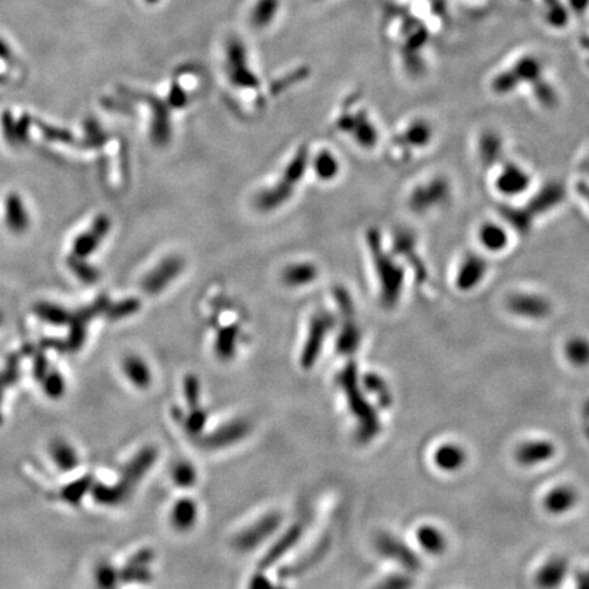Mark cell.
I'll list each match as a JSON object with an SVG mask.
<instances>
[{
	"label": "cell",
	"instance_id": "cell-4",
	"mask_svg": "<svg viewBox=\"0 0 589 589\" xmlns=\"http://www.w3.org/2000/svg\"><path fill=\"white\" fill-rule=\"evenodd\" d=\"M487 274V264L486 260L476 254L466 255L455 275V287L462 291H472L482 284Z\"/></svg>",
	"mask_w": 589,
	"mask_h": 589
},
{
	"label": "cell",
	"instance_id": "cell-32",
	"mask_svg": "<svg viewBox=\"0 0 589 589\" xmlns=\"http://www.w3.org/2000/svg\"><path fill=\"white\" fill-rule=\"evenodd\" d=\"M583 194H584V195H587V199H588V203H589V188H587V190H586V191H583Z\"/></svg>",
	"mask_w": 589,
	"mask_h": 589
},
{
	"label": "cell",
	"instance_id": "cell-1",
	"mask_svg": "<svg viewBox=\"0 0 589 589\" xmlns=\"http://www.w3.org/2000/svg\"><path fill=\"white\" fill-rule=\"evenodd\" d=\"M375 260V268L381 281L382 296L388 305H395L401 293L403 288V272L401 269L383 253L379 250V242L375 232L370 235L368 239Z\"/></svg>",
	"mask_w": 589,
	"mask_h": 589
},
{
	"label": "cell",
	"instance_id": "cell-12",
	"mask_svg": "<svg viewBox=\"0 0 589 589\" xmlns=\"http://www.w3.org/2000/svg\"><path fill=\"white\" fill-rule=\"evenodd\" d=\"M566 359L577 367L589 364V340L586 337H572L565 345Z\"/></svg>",
	"mask_w": 589,
	"mask_h": 589
},
{
	"label": "cell",
	"instance_id": "cell-20",
	"mask_svg": "<svg viewBox=\"0 0 589 589\" xmlns=\"http://www.w3.org/2000/svg\"><path fill=\"white\" fill-rule=\"evenodd\" d=\"M338 168L340 167L337 160L329 152H322L318 156L317 161H316V171L320 179H325V181L333 179L337 175Z\"/></svg>",
	"mask_w": 589,
	"mask_h": 589
},
{
	"label": "cell",
	"instance_id": "cell-22",
	"mask_svg": "<svg viewBox=\"0 0 589 589\" xmlns=\"http://www.w3.org/2000/svg\"><path fill=\"white\" fill-rule=\"evenodd\" d=\"M419 541H420V543L423 544V547L426 548V550H428V551H431V552H440V551H442V548H444V536L438 532V531H435V529H433V528H423L420 532H419Z\"/></svg>",
	"mask_w": 589,
	"mask_h": 589
},
{
	"label": "cell",
	"instance_id": "cell-6",
	"mask_svg": "<svg viewBox=\"0 0 589 589\" xmlns=\"http://www.w3.org/2000/svg\"><path fill=\"white\" fill-rule=\"evenodd\" d=\"M448 185L442 181H430L426 187L417 188L410 199L412 209L415 210H427L433 205L441 203L446 199Z\"/></svg>",
	"mask_w": 589,
	"mask_h": 589
},
{
	"label": "cell",
	"instance_id": "cell-16",
	"mask_svg": "<svg viewBox=\"0 0 589 589\" xmlns=\"http://www.w3.org/2000/svg\"><path fill=\"white\" fill-rule=\"evenodd\" d=\"M123 368H125V372L129 377V379L136 386L145 388L146 385H149V381H150L149 368L139 358L129 356L125 361Z\"/></svg>",
	"mask_w": 589,
	"mask_h": 589
},
{
	"label": "cell",
	"instance_id": "cell-8",
	"mask_svg": "<svg viewBox=\"0 0 589 589\" xmlns=\"http://www.w3.org/2000/svg\"><path fill=\"white\" fill-rule=\"evenodd\" d=\"M478 239L482 247L490 253H502L510 243L507 230L497 223H484L479 228Z\"/></svg>",
	"mask_w": 589,
	"mask_h": 589
},
{
	"label": "cell",
	"instance_id": "cell-21",
	"mask_svg": "<svg viewBox=\"0 0 589 589\" xmlns=\"http://www.w3.org/2000/svg\"><path fill=\"white\" fill-rule=\"evenodd\" d=\"M406 139H407V145L413 146V147H424L430 143L431 139V130L427 125H422V123H416L413 126H410L407 133H406Z\"/></svg>",
	"mask_w": 589,
	"mask_h": 589
},
{
	"label": "cell",
	"instance_id": "cell-3",
	"mask_svg": "<svg viewBox=\"0 0 589 589\" xmlns=\"http://www.w3.org/2000/svg\"><path fill=\"white\" fill-rule=\"evenodd\" d=\"M531 185V176L524 167L517 163H507L499 171L496 188L503 197H518Z\"/></svg>",
	"mask_w": 589,
	"mask_h": 589
},
{
	"label": "cell",
	"instance_id": "cell-31",
	"mask_svg": "<svg viewBox=\"0 0 589 589\" xmlns=\"http://www.w3.org/2000/svg\"><path fill=\"white\" fill-rule=\"evenodd\" d=\"M6 82H7V77L4 74H0V85H3Z\"/></svg>",
	"mask_w": 589,
	"mask_h": 589
},
{
	"label": "cell",
	"instance_id": "cell-10",
	"mask_svg": "<svg viewBox=\"0 0 589 589\" xmlns=\"http://www.w3.org/2000/svg\"><path fill=\"white\" fill-rule=\"evenodd\" d=\"M49 457L60 471H71L78 465V454L64 440H53L49 445Z\"/></svg>",
	"mask_w": 589,
	"mask_h": 589
},
{
	"label": "cell",
	"instance_id": "cell-15",
	"mask_svg": "<svg viewBox=\"0 0 589 589\" xmlns=\"http://www.w3.org/2000/svg\"><path fill=\"white\" fill-rule=\"evenodd\" d=\"M326 326H329V317L326 316H318V318L314 319L313 325H311V333H310V340L307 344V351L305 354V361L306 364H310L313 362V358L316 356L319 347H320V341L323 337V333L326 330Z\"/></svg>",
	"mask_w": 589,
	"mask_h": 589
},
{
	"label": "cell",
	"instance_id": "cell-11",
	"mask_svg": "<svg viewBox=\"0 0 589 589\" xmlns=\"http://www.w3.org/2000/svg\"><path fill=\"white\" fill-rule=\"evenodd\" d=\"M181 261L178 260H168L164 264H161L154 273L149 274L145 281H143V288L147 292H157L160 291L163 287L167 285V282H170L178 272L181 271Z\"/></svg>",
	"mask_w": 589,
	"mask_h": 589
},
{
	"label": "cell",
	"instance_id": "cell-2",
	"mask_svg": "<svg viewBox=\"0 0 589 589\" xmlns=\"http://www.w3.org/2000/svg\"><path fill=\"white\" fill-rule=\"evenodd\" d=\"M306 158H307V152L300 150L298 157L289 164V167L287 168L285 172V179L280 181L277 184L275 188H273L271 191L265 192L264 197H260V206L264 209H272V206H275L277 203H281L291 192L293 183L300 179L302 172L305 170V164H306Z\"/></svg>",
	"mask_w": 589,
	"mask_h": 589
},
{
	"label": "cell",
	"instance_id": "cell-14",
	"mask_svg": "<svg viewBox=\"0 0 589 589\" xmlns=\"http://www.w3.org/2000/svg\"><path fill=\"white\" fill-rule=\"evenodd\" d=\"M435 461L438 466L444 468L445 471H455L464 464L465 454L462 449H460V446L446 445L441 446V449L437 452Z\"/></svg>",
	"mask_w": 589,
	"mask_h": 589
},
{
	"label": "cell",
	"instance_id": "cell-27",
	"mask_svg": "<svg viewBox=\"0 0 589 589\" xmlns=\"http://www.w3.org/2000/svg\"><path fill=\"white\" fill-rule=\"evenodd\" d=\"M1 122H3V130H4V136L8 141L15 142L17 141V134H15V122L12 115L6 111L1 116Z\"/></svg>",
	"mask_w": 589,
	"mask_h": 589
},
{
	"label": "cell",
	"instance_id": "cell-9",
	"mask_svg": "<svg viewBox=\"0 0 589 589\" xmlns=\"http://www.w3.org/2000/svg\"><path fill=\"white\" fill-rule=\"evenodd\" d=\"M6 223L14 233H22L29 227V216L24 201L18 194H10L6 199Z\"/></svg>",
	"mask_w": 589,
	"mask_h": 589
},
{
	"label": "cell",
	"instance_id": "cell-30",
	"mask_svg": "<svg viewBox=\"0 0 589 589\" xmlns=\"http://www.w3.org/2000/svg\"><path fill=\"white\" fill-rule=\"evenodd\" d=\"M0 60L10 62L12 60V49L0 37Z\"/></svg>",
	"mask_w": 589,
	"mask_h": 589
},
{
	"label": "cell",
	"instance_id": "cell-7",
	"mask_svg": "<svg viewBox=\"0 0 589 589\" xmlns=\"http://www.w3.org/2000/svg\"><path fill=\"white\" fill-rule=\"evenodd\" d=\"M108 228H109L108 219L107 217H98L94 221L91 232L82 233L74 242V246H73L74 255L78 257V258H85V257L91 255V253L96 250V247L98 246L100 240L108 232Z\"/></svg>",
	"mask_w": 589,
	"mask_h": 589
},
{
	"label": "cell",
	"instance_id": "cell-25",
	"mask_svg": "<svg viewBox=\"0 0 589 589\" xmlns=\"http://www.w3.org/2000/svg\"><path fill=\"white\" fill-rule=\"evenodd\" d=\"M44 386H46V395L49 397H52V399H59L63 395V390H64L63 378L59 374H56V372L51 374L46 378V382H44Z\"/></svg>",
	"mask_w": 589,
	"mask_h": 589
},
{
	"label": "cell",
	"instance_id": "cell-17",
	"mask_svg": "<svg viewBox=\"0 0 589 589\" xmlns=\"http://www.w3.org/2000/svg\"><path fill=\"white\" fill-rule=\"evenodd\" d=\"M314 277H316V268L309 264L293 265L284 273V281L292 287L305 285L310 282L311 280H314Z\"/></svg>",
	"mask_w": 589,
	"mask_h": 589
},
{
	"label": "cell",
	"instance_id": "cell-13",
	"mask_svg": "<svg viewBox=\"0 0 589 589\" xmlns=\"http://www.w3.org/2000/svg\"><path fill=\"white\" fill-rule=\"evenodd\" d=\"M576 502V493L569 487H559L550 493L545 498V507L552 513H563L573 507Z\"/></svg>",
	"mask_w": 589,
	"mask_h": 589
},
{
	"label": "cell",
	"instance_id": "cell-24",
	"mask_svg": "<svg viewBox=\"0 0 589 589\" xmlns=\"http://www.w3.org/2000/svg\"><path fill=\"white\" fill-rule=\"evenodd\" d=\"M562 573H563V566L554 563V565H548L542 574H541V584L547 588L555 587L561 580H562Z\"/></svg>",
	"mask_w": 589,
	"mask_h": 589
},
{
	"label": "cell",
	"instance_id": "cell-28",
	"mask_svg": "<svg viewBox=\"0 0 589 589\" xmlns=\"http://www.w3.org/2000/svg\"><path fill=\"white\" fill-rule=\"evenodd\" d=\"M176 479H178V482L181 484H183V486H188V484L192 483L194 471L190 466H187V465L179 466L178 471H176Z\"/></svg>",
	"mask_w": 589,
	"mask_h": 589
},
{
	"label": "cell",
	"instance_id": "cell-23",
	"mask_svg": "<svg viewBox=\"0 0 589 589\" xmlns=\"http://www.w3.org/2000/svg\"><path fill=\"white\" fill-rule=\"evenodd\" d=\"M551 452L552 449L547 444H531L520 451L518 457L524 462H536L539 460H544L543 457H548Z\"/></svg>",
	"mask_w": 589,
	"mask_h": 589
},
{
	"label": "cell",
	"instance_id": "cell-29",
	"mask_svg": "<svg viewBox=\"0 0 589 589\" xmlns=\"http://www.w3.org/2000/svg\"><path fill=\"white\" fill-rule=\"evenodd\" d=\"M71 268H73V271L75 272V274L78 273V275H80L81 278H84V280L91 281L93 278H96V273L93 272L91 268H89V266H87V265H84V266L81 268L80 262H73V264H71Z\"/></svg>",
	"mask_w": 589,
	"mask_h": 589
},
{
	"label": "cell",
	"instance_id": "cell-18",
	"mask_svg": "<svg viewBox=\"0 0 589 589\" xmlns=\"http://www.w3.org/2000/svg\"><path fill=\"white\" fill-rule=\"evenodd\" d=\"M35 313L43 320H46V322L53 323V325H64V323L70 322V318H71L64 309H62L56 305H51V303H39L35 307Z\"/></svg>",
	"mask_w": 589,
	"mask_h": 589
},
{
	"label": "cell",
	"instance_id": "cell-19",
	"mask_svg": "<svg viewBox=\"0 0 589 589\" xmlns=\"http://www.w3.org/2000/svg\"><path fill=\"white\" fill-rule=\"evenodd\" d=\"M172 516H174V523H175L176 527H179L181 529H187L188 527L192 525V523H194V520L197 517L195 506L188 499L181 500L176 505V507L174 509Z\"/></svg>",
	"mask_w": 589,
	"mask_h": 589
},
{
	"label": "cell",
	"instance_id": "cell-26",
	"mask_svg": "<svg viewBox=\"0 0 589 589\" xmlns=\"http://www.w3.org/2000/svg\"><path fill=\"white\" fill-rule=\"evenodd\" d=\"M37 125H39V127H40V130H42L43 136H46L48 139L66 141V142H69V141L71 139V134H70L69 132L55 129V127H52V126H48L46 123H37Z\"/></svg>",
	"mask_w": 589,
	"mask_h": 589
},
{
	"label": "cell",
	"instance_id": "cell-5",
	"mask_svg": "<svg viewBox=\"0 0 589 589\" xmlns=\"http://www.w3.org/2000/svg\"><path fill=\"white\" fill-rule=\"evenodd\" d=\"M507 309L510 313L529 319H542L551 311L548 300L534 293H517L507 300Z\"/></svg>",
	"mask_w": 589,
	"mask_h": 589
}]
</instances>
